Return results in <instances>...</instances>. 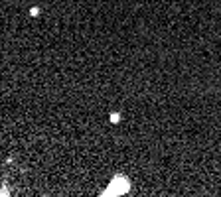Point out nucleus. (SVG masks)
<instances>
[{"label":"nucleus","mask_w":221,"mask_h":197,"mask_svg":"<svg viewBox=\"0 0 221 197\" xmlns=\"http://www.w3.org/2000/svg\"><path fill=\"white\" fill-rule=\"evenodd\" d=\"M128 187H130L128 180H126L125 176H117V177L113 180V183H111V185H109V187L103 191V195H122V193L128 191Z\"/></svg>","instance_id":"1"},{"label":"nucleus","mask_w":221,"mask_h":197,"mask_svg":"<svg viewBox=\"0 0 221 197\" xmlns=\"http://www.w3.org/2000/svg\"><path fill=\"white\" fill-rule=\"evenodd\" d=\"M30 14H32V16H38V14H40V8H38V6H34V8L30 10Z\"/></svg>","instance_id":"2"},{"label":"nucleus","mask_w":221,"mask_h":197,"mask_svg":"<svg viewBox=\"0 0 221 197\" xmlns=\"http://www.w3.org/2000/svg\"><path fill=\"white\" fill-rule=\"evenodd\" d=\"M111 122H119V113H113V114H111Z\"/></svg>","instance_id":"3"}]
</instances>
